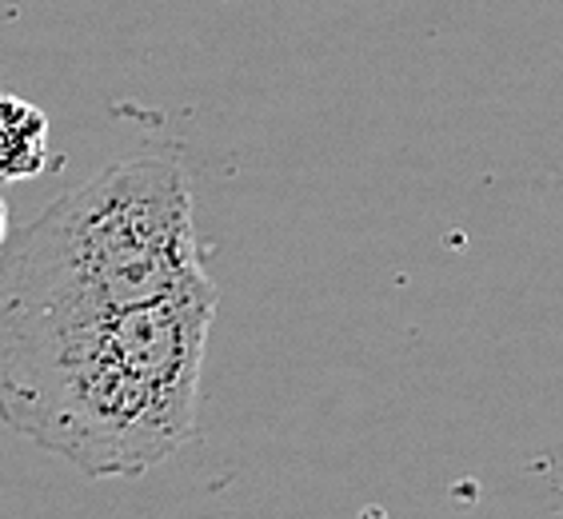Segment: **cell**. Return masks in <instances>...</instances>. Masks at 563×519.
<instances>
[{"instance_id":"obj_2","label":"cell","mask_w":563,"mask_h":519,"mask_svg":"<svg viewBox=\"0 0 563 519\" xmlns=\"http://www.w3.org/2000/svg\"><path fill=\"white\" fill-rule=\"evenodd\" d=\"M205 276L192 185L173 156H132L56 196L0 249V332L161 300Z\"/></svg>"},{"instance_id":"obj_1","label":"cell","mask_w":563,"mask_h":519,"mask_svg":"<svg viewBox=\"0 0 563 519\" xmlns=\"http://www.w3.org/2000/svg\"><path fill=\"white\" fill-rule=\"evenodd\" d=\"M217 284L124 312L0 332V423L88 479H132L196 435Z\"/></svg>"},{"instance_id":"obj_3","label":"cell","mask_w":563,"mask_h":519,"mask_svg":"<svg viewBox=\"0 0 563 519\" xmlns=\"http://www.w3.org/2000/svg\"><path fill=\"white\" fill-rule=\"evenodd\" d=\"M48 164V117L21 97L0 92V180H29Z\"/></svg>"},{"instance_id":"obj_4","label":"cell","mask_w":563,"mask_h":519,"mask_svg":"<svg viewBox=\"0 0 563 519\" xmlns=\"http://www.w3.org/2000/svg\"><path fill=\"white\" fill-rule=\"evenodd\" d=\"M4 240H9V205L0 200V249H4Z\"/></svg>"}]
</instances>
